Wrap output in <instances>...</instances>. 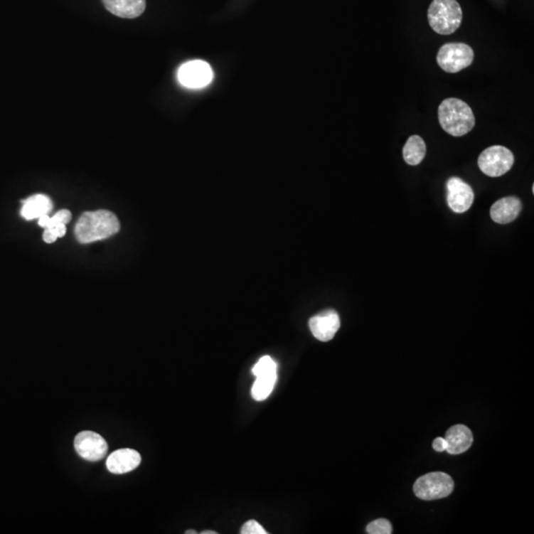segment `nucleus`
Returning <instances> with one entry per match:
<instances>
[{
  "mask_svg": "<svg viewBox=\"0 0 534 534\" xmlns=\"http://www.w3.org/2000/svg\"><path fill=\"white\" fill-rule=\"evenodd\" d=\"M120 230L118 218L107 210L85 212L75 225V234L82 244L105 240Z\"/></svg>",
  "mask_w": 534,
  "mask_h": 534,
  "instance_id": "1",
  "label": "nucleus"
},
{
  "mask_svg": "<svg viewBox=\"0 0 534 534\" xmlns=\"http://www.w3.org/2000/svg\"><path fill=\"white\" fill-rule=\"evenodd\" d=\"M439 121L444 131L453 137L466 135L476 122L472 109L458 98H447L440 103Z\"/></svg>",
  "mask_w": 534,
  "mask_h": 534,
  "instance_id": "2",
  "label": "nucleus"
},
{
  "mask_svg": "<svg viewBox=\"0 0 534 534\" xmlns=\"http://www.w3.org/2000/svg\"><path fill=\"white\" fill-rule=\"evenodd\" d=\"M462 9L456 0H434L427 10L430 27L439 35H450L461 25Z\"/></svg>",
  "mask_w": 534,
  "mask_h": 534,
  "instance_id": "3",
  "label": "nucleus"
},
{
  "mask_svg": "<svg viewBox=\"0 0 534 534\" xmlns=\"http://www.w3.org/2000/svg\"><path fill=\"white\" fill-rule=\"evenodd\" d=\"M454 489V482L449 475L442 472L429 473L420 477L414 485L417 498L424 501L449 497Z\"/></svg>",
  "mask_w": 534,
  "mask_h": 534,
  "instance_id": "4",
  "label": "nucleus"
},
{
  "mask_svg": "<svg viewBox=\"0 0 534 534\" xmlns=\"http://www.w3.org/2000/svg\"><path fill=\"white\" fill-rule=\"evenodd\" d=\"M437 60V64L444 72L456 73L472 64L474 52L467 44L449 43L440 48Z\"/></svg>",
  "mask_w": 534,
  "mask_h": 534,
  "instance_id": "5",
  "label": "nucleus"
},
{
  "mask_svg": "<svg viewBox=\"0 0 534 534\" xmlns=\"http://www.w3.org/2000/svg\"><path fill=\"white\" fill-rule=\"evenodd\" d=\"M515 164L512 151L503 146L486 149L478 159V166L483 173L490 177H500L507 173Z\"/></svg>",
  "mask_w": 534,
  "mask_h": 534,
  "instance_id": "6",
  "label": "nucleus"
},
{
  "mask_svg": "<svg viewBox=\"0 0 534 534\" xmlns=\"http://www.w3.org/2000/svg\"><path fill=\"white\" fill-rule=\"evenodd\" d=\"M177 77L179 82L186 87L203 88L213 80L214 73L208 63L195 60L182 65Z\"/></svg>",
  "mask_w": 534,
  "mask_h": 534,
  "instance_id": "7",
  "label": "nucleus"
},
{
  "mask_svg": "<svg viewBox=\"0 0 534 534\" xmlns=\"http://www.w3.org/2000/svg\"><path fill=\"white\" fill-rule=\"evenodd\" d=\"M75 449L83 459L96 462L106 456L108 444L100 434L91 430H85L75 437Z\"/></svg>",
  "mask_w": 534,
  "mask_h": 534,
  "instance_id": "8",
  "label": "nucleus"
},
{
  "mask_svg": "<svg viewBox=\"0 0 534 534\" xmlns=\"http://www.w3.org/2000/svg\"><path fill=\"white\" fill-rule=\"evenodd\" d=\"M447 203L455 213H464L472 206L474 191L472 187L459 177H452L447 184Z\"/></svg>",
  "mask_w": 534,
  "mask_h": 534,
  "instance_id": "9",
  "label": "nucleus"
},
{
  "mask_svg": "<svg viewBox=\"0 0 534 534\" xmlns=\"http://www.w3.org/2000/svg\"><path fill=\"white\" fill-rule=\"evenodd\" d=\"M313 336L321 341L333 340L341 328V319L335 310H328L314 316L309 321Z\"/></svg>",
  "mask_w": 534,
  "mask_h": 534,
  "instance_id": "10",
  "label": "nucleus"
},
{
  "mask_svg": "<svg viewBox=\"0 0 534 534\" xmlns=\"http://www.w3.org/2000/svg\"><path fill=\"white\" fill-rule=\"evenodd\" d=\"M140 453L130 449H118L111 453L106 460V466L112 474L121 475L137 469L141 464Z\"/></svg>",
  "mask_w": 534,
  "mask_h": 534,
  "instance_id": "11",
  "label": "nucleus"
},
{
  "mask_svg": "<svg viewBox=\"0 0 534 534\" xmlns=\"http://www.w3.org/2000/svg\"><path fill=\"white\" fill-rule=\"evenodd\" d=\"M523 209V204L518 197L508 196L498 200L491 207L490 215L493 222L506 225L515 221Z\"/></svg>",
  "mask_w": 534,
  "mask_h": 534,
  "instance_id": "12",
  "label": "nucleus"
},
{
  "mask_svg": "<svg viewBox=\"0 0 534 534\" xmlns=\"http://www.w3.org/2000/svg\"><path fill=\"white\" fill-rule=\"evenodd\" d=\"M447 442V452L450 454H460L467 452L473 444V434L469 427L456 424L447 430L444 437Z\"/></svg>",
  "mask_w": 534,
  "mask_h": 534,
  "instance_id": "13",
  "label": "nucleus"
},
{
  "mask_svg": "<svg viewBox=\"0 0 534 534\" xmlns=\"http://www.w3.org/2000/svg\"><path fill=\"white\" fill-rule=\"evenodd\" d=\"M105 9L121 18L141 16L146 9V0H102Z\"/></svg>",
  "mask_w": 534,
  "mask_h": 534,
  "instance_id": "14",
  "label": "nucleus"
},
{
  "mask_svg": "<svg viewBox=\"0 0 534 534\" xmlns=\"http://www.w3.org/2000/svg\"><path fill=\"white\" fill-rule=\"evenodd\" d=\"M21 216L24 219H39L43 215H49L53 210V202L49 196L44 194H36L30 196L29 198L23 200Z\"/></svg>",
  "mask_w": 534,
  "mask_h": 534,
  "instance_id": "15",
  "label": "nucleus"
},
{
  "mask_svg": "<svg viewBox=\"0 0 534 534\" xmlns=\"http://www.w3.org/2000/svg\"><path fill=\"white\" fill-rule=\"evenodd\" d=\"M427 154V146L420 136L414 135L407 139L403 148V158L410 166H417L422 163Z\"/></svg>",
  "mask_w": 534,
  "mask_h": 534,
  "instance_id": "16",
  "label": "nucleus"
},
{
  "mask_svg": "<svg viewBox=\"0 0 534 534\" xmlns=\"http://www.w3.org/2000/svg\"><path fill=\"white\" fill-rule=\"evenodd\" d=\"M277 373L270 375L257 377L252 388V396L255 401H265L272 394L275 384H277Z\"/></svg>",
  "mask_w": 534,
  "mask_h": 534,
  "instance_id": "17",
  "label": "nucleus"
},
{
  "mask_svg": "<svg viewBox=\"0 0 534 534\" xmlns=\"http://www.w3.org/2000/svg\"><path fill=\"white\" fill-rule=\"evenodd\" d=\"M277 365L275 361L270 356H265L260 358L252 368V373L255 376H265L270 374L277 373Z\"/></svg>",
  "mask_w": 534,
  "mask_h": 534,
  "instance_id": "18",
  "label": "nucleus"
},
{
  "mask_svg": "<svg viewBox=\"0 0 534 534\" xmlns=\"http://www.w3.org/2000/svg\"><path fill=\"white\" fill-rule=\"evenodd\" d=\"M367 533L370 534H390L392 533V525L389 520L385 518H379L372 521L366 528Z\"/></svg>",
  "mask_w": 534,
  "mask_h": 534,
  "instance_id": "19",
  "label": "nucleus"
},
{
  "mask_svg": "<svg viewBox=\"0 0 534 534\" xmlns=\"http://www.w3.org/2000/svg\"><path fill=\"white\" fill-rule=\"evenodd\" d=\"M242 534H267V531L257 520H249L242 525L240 530Z\"/></svg>",
  "mask_w": 534,
  "mask_h": 534,
  "instance_id": "20",
  "label": "nucleus"
},
{
  "mask_svg": "<svg viewBox=\"0 0 534 534\" xmlns=\"http://www.w3.org/2000/svg\"><path fill=\"white\" fill-rule=\"evenodd\" d=\"M70 220H72V213L68 210H60L57 214L50 218L49 227L48 228H52L59 224L67 225L68 223L70 222Z\"/></svg>",
  "mask_w": 534,
  "mask_h": 534,
  "instance_id": "21",
  "label": "nucleus"
},
{
  "mask_svg": "<svg viewBox=\"0 0 534 534\" xmlns=\"http://www.w3.org/2000/svg\"><path fill=\"white\" fill-rule=\"evenodd\" d=\"M432 447H434V449L435 450V452H447V440H445L444 437H437V439H435L434 440V444H432Z\"/></svg>",
  "mask_w": 534,
  "mask_h": 534,
  "instance_id": "22",
  "label": "nucleus"
},
{
  "mask_svg": "<svg viewBox=\"0 0 534 534\" xmlns=\"http://www.w3.org/2000/svg\"><path fill=\"white\" fill-rule=\"evenodd\" d=\"M57 239L58 237L55 235V233L53 232L52 229H50V228L45 229L44 234H43V240H44L46 242H48V244H52V242H54Z\"/></svg>",
  "mask_w": 534,
  "mask_h": 534,
  "instance_id": "23",
  "label": "nucleus"
},
{
  "mask_svg": "<svg viewBox=\"0 0 534 534\" xmlns=\"http://www.w3.org/2000/svg\"><path fill=\"white\" fill-rule=\"evenodd\" d=\"M50 229L53 230V232L55 233V235H57L58 237H64L65 232H67V228H65V224L55 225V226L50 228Z\"/></svg>",
  "mask_w": 534,
  "mask_h": 534,
  "instance_id": "24",
  "label": "nucleus"
},
{
  "mask_svg": "<svg viewBox=\"0 0 534 534\" xmlns=\"http://www.w3.org/2000/svg\"><path fill=\"white\" fill-rule=\"evenodd\" d=\"M50 221V217L49 215H43V216L39 218V225L42 228H45V229L49 227Z\"/></svg>",
  "mask_w": 534,
  "mask_h": 534,
  "instance_id": "25",
  "label": "nucleus"
},
{
  "mask_svg": "<svg viewBox=\"0 0 534 534\" xmlns=\"http://www.w3.org/2000/svg\"><path fill=\"white\" fill-rule=\"evenodd\" d=\"M201 533L202 534H217V533H215V531H212V530H210V531H206V530L202 531Z\"/></svg>",
  "mask_w": 534,
  "mask_h": 534,
  "instance_id": "26",
  "label": "nucleus"
},
{
  "mask_svg": "<svg viewBox=\"0 0 534 534\" xmlns=\"http://www.w3.org/2000/svg\"><path fill=\"white\" fill-rule=\"evenodd\" d=\"M186 534H196L197 533L195 530H187L186 531Z\"/></svg>",
  "mask_w": 534,
  "mask_h": 534,
  "instance_id": "27",
  "label": "nucleus"
}]
</instances>
